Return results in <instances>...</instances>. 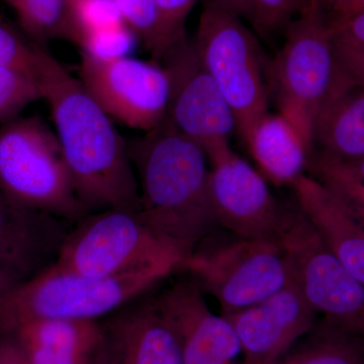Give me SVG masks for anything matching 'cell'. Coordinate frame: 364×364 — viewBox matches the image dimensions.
I'll return each instance as SVG.
<instances>
[{
    "instance_id": "44dd1931",
    "label": "cell",
    "mask_w": 364,
    "mask_h": 364,
    "mask_svg": "<svg viewBox=\"0 0 364 364\" xmlns=\"http://www.w3.org/2000/svg\"><path fill=\"white\" fill-rule=\"evenodd\" d=\"M275 364H364V338L324 320Z\"/></svg>"
},
{
    "instance_id": "7402d4cb",
    "label": "cell",
    "mask_w": 364,
    "mask_h": 364,
    "mask_svg": "<svg viewBox=\"0 0 364 364\" xmlns=\"http://www.w3.org/2000/svg\"><path fill=\"white\" fill-rule=\"evenodd\" d=\"M308 169L359 223L364 226V181L344 162L318 154L311 155Z\"/></svg>"
},
{
    "instance_id": "83f0119b",
    "label": "cell",
    "mask_w": 364,
    "mask_h": 364,
    "mask_svg": "<svg viewBox=\"0 0 364 364\" xmlns=\"http://www.w3.org/2000/svg\"><path fill=\"white\" fill-rule=\"evenodd\" d=\"M38 46L30 43L0 18V67L36 79ZM37 80V79H36Z\"/></svg>"
},
{
    "instance_id": "9a60e30c",
    "label": "cell",
    "mask_w": 364,
    "mask_h": 364,
    "mask_svg": "<svg viewBox=\"0 0 364 364\" xmlns=\"http://www.w3.org/2000/svg\"><path fill=\"white\" fill-rule=\"evenodd\" d=\"M72 224L18 205L0 189V261L21 282L56 262Z\"/></svg>"
},
{
    "instance_id": "836d02e7",
    "label": "cell",
    "mask_w": 364,
    "mask_h": 364,
    "mask_svg": "<svg viewBox=\"0 0 364 364\" xmlns=\"http://www.w3.org/2000/svg\"><path fill=\"white\" fill-rule=\"evenodd\" d=\"M205 4H215L231 11L236 16L251 18L253 0H203Z\"/></svg>"
},
{
    "instance_id": "ba28073f",
    "label": "cell",
    "mask_w": 364,
    "mask_h": 364,
    "mask_svg": "<svg viewBox=\"0 0 364 364\" xmlns=\"http://www.w3.org/2000/svg\"><path fill=\"white\" fill-rule=\"evenodd\" d=\"M223 315L244 310L277 293L294 270L277 239L240 238L215 247H198L182 263Z\"/></svg>"
},
{
    "instance_id": "7c38bea8",
    "label": "cell",
    "mask_w": 364,
    "mask_h": 364,
    "mask_svg": "<svg viewBox=\"0 0 364 364\" xmlns=\"http://www.w3.org/2000/svg\"><path fill=\"white\" fill-rule=\"evenodd\" d=\"M205 153L218 223L240 238L277 239L282 208L259 172L239 157L229 144Z\"/></svg>"
},
{
    "instance_id": "52a82bcc",
    "label": "cell",
    "mask_w": 364,
    "mask_h": 364,
    "mask_svg": "<svg viewBox=\"0 0 364 364\" xmlns=\"http://www.w3.org/2000/svg\"><path fill=\"white\" fill-rule=\"evenodd\" d=\"M67 234L55 264L95 277H112L150 267H182L183 257L139 217L105 210L79 220Z\"/></svg>"
},
{
    "instance_id": "484cf974",
    "label": "cell",
    "mask_w": 364,
    "mask_h": 364,
    "mask_svg": "<svg viewBox=\"0 0 364 364\" xmlns=\"http://www.w3.org/2000/svg\"><path fill=\"white\" fill-rule=\"evenodd\" d=\"M196 0H156L157 36L153 58L161 60L164 53L186 37V23Z\"/></svg>"
},
{
    "instance_id": "ffe728a7",
    "label": "cell",
    "mask_w": 364,
    "mask_h": 364,
    "mask_svg": "<svg viewBox=\"0 0 364 364\" xmlns=\"http://www.w3.org/2000/svg\"><path fill=\"white\" fill-rule=\"evenodd\" d=\"M320 154L352 162L364 156V86L340 73L331 97L321 109L313 129Z\"/></svg>"
},
{
    "instance_id": "9c48e42d",
    "label": "cell",
    "mask_w": 364,
    "mask_h": 364,
    "mask_svg": "<svg viewBox=\"0 0 364 364\" xmlns=\"http://www.w3.org/2000/svg\"><path fill=\"white\" fill-rule=\"evenodd\" d=\"M277 239L316 313L364 338V284L326 245L299 205L291 210L282 208Z\"/></svg>"
},
{
    "instance_id": "f1b7e54d",
    "label": "cell",
    "mask_w": 364,
    "mask_h": 364,
    "mask_svg": "<svg viewBox=\"0 0 364 364\" xmlns=\"http://www.w3.org/2000/svg\"><path fill=\"white\" fill-rule=\"evenodd\" d=\"M114 2L124 23L153 56L157 36L156 0H114Z\"/></svg>"
},
{
    "instance_id": "8992f818",
    "label": "cell",
    "mask_w": 364,
    "mask_h": 364,
    "mask_svg": "<svg viewBox=\"0 0 364 364\" xmlns=\"http://www.w3.org/2000/svg\"><path fill=\"white\" fill-rule=\"evenodd\" d=\"M193 42L245 138L268 112L270 63L259 43L240 16L210 4L203 6Z\"/></svg>"
},
{
    "instance_id": "e575fe53",
    "label": "cell",
    "mask_w": 364,
    "mask_h": 364,
    "mask_svg": "<svg viewBox=\"0 0 364 364\" xmlns=\"http://www.w3.org/2000/svg\"><path fill=\"white\" fill-rule=\"evenodd\" d=\"M21 280L0 261V294L13 289Z\"/></svg>"
},
{
    "instance_id": "e0dca14e",
    "label": "cell",
    "mask_w": 364,
    "mask_h": 364,
    "mask_svg": "<svg viewBox=\"0 0 364 364\" xmlns=\"http://www.w3.org/2000/svg\"><path fill=\"white\" fill-rule=\"evenodd\" d=\"M299 207L326 245L349 272L364 284V226L317 181L306 174L294 182Z\"/></svg>"
},
{
    "instance_id": "f546056e",
    "label": "cell",
    "mask_w": 364,
    "mask_h": 364,
    "mask_svg": "<svg viewBox=\"0 0 364 364\" xmlns=\"http://www.w3.org/2000/svg\"><path fill=\"white\" fill-rule=\"evenodd\" d=\"M306 0H253L250 20L263 35L287 28L306 6Z\"/></svg>"
},
{
    "instance_id": "4316f807",
    "label": "cell",
    "mask_w": 364,
    "mask_h": 364,
    "mask_svg": "<svg viewBox=\"0 0 364 364\" xmlns=\"http://www.w3.org/2000/svg\"><path fill=\"white\" fill-rule=\"evenodd\" d=\"M139 42L136 33L128 25L114 26L100 32L83 36L76 45L81 53L97 59H117L129 56L136 43Z\"/></svg>"
},
{
    "instance_id": "277c9868",
    "label": "cell",
    "mask_w": 364,
    "mask_h": 364,
    "mask_svg": "<svg viewBox=\"0 0 364 364\" xmlns=\"http://www.w3.org/2000/svg\"><path fill=\"white\" fill-rule=\"evenodd\" d=\"M0 189L23 207L72 225L90 214L56 133L39 117H18L0 126Z\"/></svg>"
},
{
    "instance_id": "5b68a950",
    "label": "cell",
    "mask_w": 364,
    "mask_h": 364,
    "mask_svg": "<svg viewBox=\"0 0 364 364\" xmlns=\"http://www.w3.org/2000/svg\"><path fill=\"white\" fill-rule=\"evenodd\" d=\"M325 11L320 0H306L298 18L287 26L284 44L269 65L270 92L277 97L280 114L312 147L316 117L340 78Z\"/></svg>"
},
{
    "instance_id": "ac0fdd59",
    "label": "cell",
    "mask_w": 364,
    "mask_h": 364,
    "mask_svg": "<svg viewBox=\"0 0 364 364\" xmlns=\"http://www.w3.org/2000/svg\"><path fill=\"white\" fill-rule=\"evenodd\" d=\"M30 364H92L105 345L95 320H38L11 332Z\"/></svg>"
},
{
    "instance_id": "f35d334b",
    "label": "cell",
    "mask_w": 364,
    "mask_h": 364,
    "mask_svg": "<svg viewBox=\"0 0 364 364\" xmlns=\"http://www.w3.org/2000/svg\"><path fill=\"white\" fill-rule=\"evenodd\" d=\"M348 1L349 0H330L327 9H330L333 14L336 16Z\"/></svg>"
},
{
    "instance_id": "cb8c5ba5",
    "label": "cell",
    "mask_w": 364,
    "mask_h": 364,
    "mask_svg": "<svg viewBox=\"0 0 364 364\" xmlns=\"http://www.w3.org/2000/svg\"><path fill=\"white\" fill-rule=\"evenodd\" d=\"M124 23L114 0H71L67 4L66 39L75 44L87 33Z\"/></svg>"
},
{
    "instance_id": "74e56055",
    "label": "cell",
    "mask_w": 364,
    "mask_h": 364,
    "mask_svg": "<svg viewBox=\"0 0 364 364\" xmlns=\"http://www.w3.org/2000/svg\"><path fill=\"white\" fill-rule=\"evenodd\" d=\"M92 364H117L114 363V359H112L109 350H107V346H105V341L102 350L97 354Z\"/></svg>"
},
{
    "instance_id": "6da1fadb",
    "label": "cell",
    "mask_w": 364,
    "mask_h": 364,
    "mask_svg": "<svg viewBox=\"0 0 364 364\" xmlns=\"http://www.w3.org/2000/svg\"><path fill=\"white\" fill-rule=\"evenodd\" d=\"M36 79L51 111L57 138L81 202L90 213L140 210L128 144L80 80L45 47H38Z\"/></svg>"
},
{
    "instance_id": "d6986e66",
    "label": "cell",
    "mask_w": 364,
    "mask_h": 364,
    "mask_svg": "<svg viewBox=\"0 0 364 364\" xmlns=\"http://www.w3.org/2000/svg\"><path fill=\"white\" fill-rule=\"evenodd\" d=\"M244 141L261 173L277 186H293L308 169L313 147L282 114H263Z\"/></svg>"
},
{
    "instance_id": "7a4b0ae2",
    "label": "cell",
    "mask_w": 364,
    "mask_h": 364,
    "mask_svg": "<svg viewBox=\"0 0 364 364\" xmlns=\"http://www.w3.org/2000/svg\"><path fill=\"white\" fill-rule=\"evenodd\" d=\"M128 146L138 181L139 217L186 260L219 225L207 153L167 119Z\"/></svg>"
},
{
    "instance_id": "8fae6325",
    "label": "cell",
    "mask_w": 364,
    "mask_h": 364,
    "mask_svg": "<svg viewBox=\"0 0 364 364\" xmlns=\"http://www.w3.org/2000/svg\"><path fill=\"white\" fill-rule=\"evenodd\" d=\"M169 80L166 119L208 151L229 144L236 119L188 36L164 53Z\"/></svg>"
},
{
    "instance_id": "30bf717a",
    "label": "cell",
    "mask_w": 364,
    "mask_h": 364,
    "mask_svg": "<svg viewBox=\"0 0 364 364\" xmlns=\"http://www.w3.org/2000/svg\"><path fill=\"white\" fill-rule=\"evenodd\" d=\"M81 85L109 117L145 133L166 119L169 80L164 67L130 56L97 59L81 53Z\"/></svg>"
},
{
    "instance_id": "3957f363",
    "label": "cell",
    "mask_w": 364,
    "mask_h": 364,
    "mask_svg": "<svg viewBox=\"0 0 364 364\" xmlns=\"http://www.w3.org/2000/svg\"><path fill=\"white\" fill-rule=\"evenodd\" d=\"M174 270L150 267L95 277L52 264L0 294V335L38 320H95L143 296Z\"/></svg>"
},
{
    "instance_id": "2e32d148",
    "label": "cell",
    "mask_w": 364,
    "mask_h": 364,
    "mask_svg": "<svg viewBox=\"0 0 364 364\" xmlns=\"http://www.w3.org/2000/svg\"><path fill=\"white\" fill-rule=\"evenodd\" d=\"M102 326L117 364H186L178 337L153 299L124 306Z\"/></svg>"
},
{
    "instance_id": "5bb4252c",
    "label": "cell",
    "mask_w": 364,
    "mask_h": 364,
    "mask_svg": "<svg viewBox=\"0 0 364 364\" xmlns=\"http://www.w3.org/2000/svg\"><path fill=\"white\" fill-rule=\"evenodd\" d=\"M153 299L176 331L186 364H245L236 361L242 348L234 328L210 310L195 279L179 280Z\"/></svg>"
},
{
    "instance_id": "4dcf8cb0",
    "label": "cell",
    "mask_w": 364,
    "mask_h": 364,
    "mask_svg": "<svg viewBox=\"0 0 364 364\" xmlns=\"http://www.w3.org/2000/svg\"><path fill=\"white\" fill-rule=\"evenodd\" d=\"M332 36L340 73L350 82L364 86V45Z\"/></svg>"
},
{
    "instance_id": "d590c367",
    "label": "cell",
    "mask_w": 364,
    "mask_h": 364,
    "mask_svg": "<svg viewBox=\"0 0 364 364\" xmlns=\"http://www.w3.org/2000/svg\"><path fill=\"white\" fill-rule=\"evenodd\" d=\"M364 11V0H349V1L345 4L343 9H342L336 16H333V18L348 16V14L358 13V11Z\"/></svg>"
},
{
    "instance_id": "60d3db41",
    "label": "cell",
    "mask_w": 364,
    "mask_h": 364,
    "mask_svg": "<svg viewBox=\"0 0 364 364\" xmlns=\"http://www.w3.org/2000/svg\"><path fill=\"white\" fill-rule=\"evenodd\" d=\"M70 1H71V0H66L67 4H68L69 2H70Z\"/></svg>"
},
{
    "instance_id": "ab89813d",
    "label": "cell",
    "mask_w": 364,
    "mask_h": 364,
    "mask_svg": "<svg viewBox=\"0 0 364 364\" xmlns=\"http://www.w3.org/2000/svg\"><path fill=\"white\" fill-rule=\"evenodd\" d=\"M321 2H322L323 4H324L325 9H327L328 4H329L330 0H320Z\"/></svg>"
},
{
    "instance_id": "603a6c76",
    "label": "cell",
    "mask_w": 364,
    "mask_h": 364,
    "mask_svg": "<svg viewBox=\"0 0 364 364\" xmlns=\"http://www.w3.org/2000/svg\"><path fill=\"white\" fill-rule=\"evenodd\" d=\"M14 9L21 28L33 42L45 47L55 38L66 39V0H6Z\"/></svg>"
},
{
    "instance_id": "d4e9b609",
    "label": "cell",
    "mask_w": 364,
    "mask_h": 364,
    "mask_svg": "<svg viewBox=\"0 0 364 364\" xmlns=\"http://www.w3.org/2000/svg\"><path fill=\"white\" fill-rule=\"evenodd\" d=\"M42 100L37 80L0 67V126L18 117L28 105Z\"/></svg>"
},
{
    "instance_id": "8d00e7d4",
    "label": "cell",
    "mask_w": 364,
    "mask_h": 364,
    "mask_svg": "<svg viewBox=\"0 0 364 364\" xmlns=\"http://www.w3.org/2000/svg\"><path fill=\"white\" fill-rule=\"evenodd\" d=\"M344 163L359 179L364 181V156L352 162Z\"/></svg>"
},
{
    "instance_id": "1f68e13d",
    "label": "cell",
    "mask_w": 364,
    "mask_h": 364,
    "mask_svg": "<svg viewBox=\"0 0 364 364\" xmlns=\"http://www.w3.org/2000/svg\"><path fill=\"white\" fill-rule=\"evenodd\" d=\"M333 33L344 39L364 45V11L329 20Z\"/></svg>"
},
{
    "instance_id": "d6a6232c",
    "label": "cell",
    "mask_w": 364,
    "mask_h": 364,
    "mask_svg": "<svg viewBox=\"0 0 364 364\" xmlns=\"http://www.w3.org/2000/svg\"><path fill=\"white\" fill-rule=\"evenodd\" d=\"M0 364H30L11 335H0Z\"/></svg>"
},
{
    "instance_id": "4fadbf2b",
    "label": "cell",
    "mask_w": 364,
    "mask_h": 364,
    "mask_svg": "<svg viewBox=\"0 0 364 364\" xmlns=\"http://www.w3.org/2000/svg\"><path fill=\"white\" fill-rule=\"evenodd\" d=\"M316 311L296 274L286 287L255 305L223 315L240 341L245 364H275L315 326Z\"/></svg>"
}]
</instances>
